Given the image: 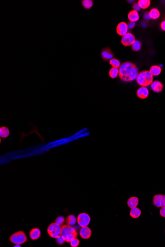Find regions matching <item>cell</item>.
Here are the masks:
<instances>
[{
	"label": "cell",
	"mask_w": 165,
	"mask_h": 247,
	"mask_svg": "<svg viewBox=\"0 0 165 247\" xmlns=\"http://www.w3.org/2000/svg\"><path fill=\"white\" fill-rule=\"evenodd\" d=\"M10 241L15 245H22L27 241V238L25 234L23 232L19 231L13 234L10 237Z\"/></svg>",
	"instance_id": "cell-4"
},
{
	"label": "cell",
	"mask_w": 165,
	"mask_h": 247,
	"mask_svg": "<svg viewBox=\"0 0 165 247\" xmlns=\"http://www.w3.org/2000/svg\"><path fill=\"white\" fill-rule=\"evenodd\" d=\"M149 90L145 87H141L139 88V89L136 92L137 97L141 99H144L147 98L148 96H149Z\"/></svg>",
	"instance_id": "cell-11"
},
{
	"label": "cell",
	"mask_w": 165,
	"mask_h": 247,
	"mask_svg": "<svg viewBox=\"0 0 165 247\" xmlns=\"http://www.w3.org/2000/svg\"><path fill=\"white\" fill-rule=\"evenodd\" d=\"M136 25V23L134 22H129L128 23V27L129 29H132V28L134 27V26Z\"/></svg>",
	"instance_id": "cell-33"
},
{
	"label": "cell",
	"mask_w": 165,
	"mask_h": 247,
	"mask_svg": "<svg viewBox=\"0 0 165 247\" xmlns=\"http://www.w3.org/2000/svg\"><path fill=\"white\" fill-rule=\"evenodd\" d=\"M61 235L67 242H70L77 237V232L75 227L69 225H62Z\"/></svg>",
	"instance_id": "cell-2"
},
{
	"label": "cell",
	"mask_w": 165,
	"mask_h": 247,
	"mask_svg": "<svg viewBox=\"0 0 165 247\" xmlns=\"http://www.w3.org/2000/svg\"><path fill=\"white\" fill-rule=\"evenodd\" d=\"M62 231V226L56 223H53L48 228V233L49 236L53 238H57L60 236Z\"/></svg>",
	"instance_id": "cell-5"
},
{
	"label": "cell",
	"mask_w": 165,
	"mask_h": 247,
	"mask_svg": "<svg viewBox=\"0 0 165 247\" xmlns=\"http://www.w3.org/2000/svg\"><path fill=\"white\" fill-rule=\"evenodd\" d=\"M65 242V240L61 235L56 238V242L58 245H62Z\"/></svg>",
	"instance_id": "cell-30"
},
{
	"label": "cell",
	"mask_w": 165,
	"mask_h": 247,
	"mask_svg": "<svg viewBox=\"0 0 165 247\" xmlns=\"http://www.w3.org/2000/svg\"><path fill=\"white\" fill-rule=\"evenodd\" d=\"M132 9H134V11H136V12H139L140 11L141 9V8L139 7L138 3H134L132 5Z\"/></svg>",
	"instance_id": "cell-31"
},
{
	"label": "cell",
	"mask_w": 165,
	"mask_h": 247,
	"mask_svg": "<svg viewBox=\"0 0 165 247\" xmlns=\"http://www.w3.org/2000/svg\"><path fill=\"white\" fill-rule=\"evenodd\" d=\"M138 4L141 9H146L149 7L150 1L149 0H139L138 1Z\"/></svg>",
	"instance_id": "cell-24"
},
{
	"label": "cell",
	"mask_w": 165,
	"mask_h": 247,
	"mask_svg": "<svg viewBox=\"0 0 165 247\" xmlns=\"http://www.w3.org/2000/svg\"><path fill=\"white\" fill-rule=\"evenodd\" d=\"M81 3L83 7L86 9H90L94 5V2L92 0H83Z\"/></svg>",
	"instance_id": "cell-22"
},
{
	"label": "cell",
	"mask_w": 165,
	"mask_h": 247,
	"mask_svg": "<svg viewBox=\"0 0 165 247\" xmlns=\"http://www.w3.org/2000/svg\"><path fill=\"white\" fill-rule=\"evenodd\" d=\"M163 85L159 81H155L151 84V88L153 91L156 93H160L163 89Z\"/></svg>",
	"instance_id": "cell-13"
},
{
	"label": "cell",
	"mask_w": 165,
	"mask_h": 247,
	"mask_svg": "<svg viewBox=\"0 0 165 247\" xmlns=\"http://www.w3.org/2000/svg\"><path fill=\"white\" fill-rule=\"evenodd\" d=\"M70 243V245L72 247H77L79 245L80 241L78 239L76 238L72 240Z\"/></svg>",
	"instance_id": "cell-29"
},
{
	"label": "cell",
	"mask_w": 165,
	"mask_h": 247,
	"mask_svg": "<svg viewBox=\"0 0 165 247\" xmlns=\"http://www.w3.org/2000/svg\"><path fill=\"white\" fill-rule=\"evenodd\" d=\"M77 219L78 224L81 227L88 226L90 221V217L89 215L84 212L79 215Z\"/></svg>",
	"instance_id": "cell-6"
},
{
	"label": "cell",
	"mask_w": 165,
	"mask_h": 247,
	"mask_svg": "<svg viewBox=\"0 0 165 247\" xmlns=\"http://www.w3.org/2000/svg\"><path fill=\"white\" fill-rule=\"evenodd\" d=\"M109 64L113 68H118L121 65L120 61L116 58H112L109 61Z\"/></svg>",
	"instance_id": "cell-27"
},
{
	"label": "cell",
	"mask_w": 165,
	"mask_h": 247,
	"mask_svg": "<svg viewBox=\"0 0 165 247\" xmlns=\"http://www.w3.org/2000/svg\"><path fill=\"white\" fill-rule=\"evenodd\" d=\"M128 29L129 28L127 23L124 22H122L119 23L117 26V33L121 36H124L128 33Z\"/></svg>",
	"instance_id": "cell-9"
},
{
	"label": "cell",
	"mask_w": 165,
	"mask_h": 247,
	"mask_svg": "<svg viewBox=\"0 0 165 247\" xmlns=\"http://www.w3.org/2000/svg\"><path fill=\"white\" fill-rule=\"evenodd\" d=\"M40 229L37 228H33L30 231L29 236L32 240H36L38 239L41 236Z\"/></svg>",
	"instance_id": "cell-14"
},
{
	"label": "cell",
	"mask_w": 165,
	"mask_h": 247,
	"mask_svg": "<svg viewBox=\"0 0 165 247\" xmlns=\"http://www.w3.org/2000/svg\"><path fill=\"white\" fill-rule=\"evenodd\" d=\"M10 135V130L7 127L2 126L0 128V137L3 138H6Z\"/></svg>",
	"instance_id": "cell-21"
},
{
	"label": "cell",
	"mask_w": 165,
	"mask_h": 247,
	"mask_svg": "<svg viewBox=\"0 0 165 247\" xmlns=\"http://www.w3.org/2000/svg\"><path fill=\"white\" fill-rule=\"evenodd\" d=\"M65 219L63 217H62V216H59V217H58V218L56 219L55 223H56L58 225L62 226V225H63V223H65Z\"/></svg>",
	"instance_id": "cell-28"
},
{
	"label": "cell",
	"mask_w": 165,
	"mask_h": 247,
	"mask_svg": "<svg viewBox=\"0 0 165 247\" xmlns=\"http://www.w3.org/2000/svg\"></svg>",
	"instance_id": "cell-39"
},
{
	"label": "cell",
	"mask_w": 165,
	"mask_h": 247,
	"mask_svg": "<svg viewBox=\"0 0 165 247\" xmlns=\"http://www.w3.org/2000/svg\"><path fill=\"white\" fill-rule=\"evenodd\" d=\"M132 48L134 51H138L141 49V43L139 41L136 40L132 45Z\"/></svg>",
	"instance_id": "cell-26"
},
{
	"label": "cell",
	"mask_w": 165,
	"mask_h": 247,
	"mask_svg": "<svg viewBox=\"0 0 165 247\" xmlns=\"http://www.w3.org/2000/svg\"><path fill=\"white\" fill-rule=\"evenodd\" d=\"M161 27L162 29L165 31V20L162 22L161 23Z\"/></svg>",
	"instance_id": "cell-37"
},
{
	"label": "cell",
	"mask_w": 165,
	"mask_h": 247,
	"mask_svg": "<svg viewBox=\"0 0 165 247\" xmlns=\"http://www.w3.org/2000/svg\"><path fill=\"white\" fill-rule=\"evenodd\" d=\"M128 17L130 22H136V21H138L139 18V14L138 12L134 10L130 11V12H129Z\"/></svg>",
	"instance_id": "cell-16"
},
{
	"label": "cell",
	"mask_w": 165,
	"mask_h": 247,
	"mask_svg": "<svg viewBox=\"0 0 165 247\" xmlns=\"http://www.w3.org/2000/svg\"><path fill=\"white\" fill-rule=\"evenodd\" d=\"M128 2H129V3L132 4V3H134V1H128Z\"/></svg>",
	"instance_id": "cell-38"
},
{
	"label": "cell",
	"mask_w": 165,
	"mask_h": 247,
	"mask_svg": "<svg viewBox=\"0 0 165 247\" xmlns=\"http://www.w3.org/2000/svg\"><path fill=\"white\" fill-rule=\"evenodd\" d=\"M149 15L151 19H158L160 17V12L157 9H152L149 12Z\"/></svg>",
	"instance_id": "cell-23"
},
{
	"label": "cell",
	"mask_w": 165,
	"mask_h": 247,
	"mask_svg": "<svg viewBox=\"0 0 165 247\" xmlns=\"http://www.w3.org/2000/svg\"><path fill=\"white\" fill-rule=\"evenodd\" d=\"M77 221V218L73 215H70L66 218L65 219V223L66 225H69L70 226H73Z\"/></svg>",
	"instance_id": "cell-20"
},
{
	"label": "cell",
	"mask_w": 165,
	"mask_h": 247,
	"mask_svg": "<svg viewBox=\"0 0 165 247\" xmlns=\"http://www.w3.org/2000/svg\"><path fill=\"white\" fill-rule=\"evenodd\" d=\"M141 26L143 28H145L147 26V23L145 21H143L141 22Z\"/></svg>",
	"instance_id": "cell-36"
},
{
	"label": "cell",
	"mask_w": 165,
	"mask_h": 247,
	"mask_svg": "<svg viewBox=\"0 0 165 247\" xmlns=\"http://www.w3.org/2000/svg\"><path fill=\"white\" fill-rule=\"evenodd\" d=\"M141 214V210L137 207L134 208L130 210V215L132 218L134 219H137L139 218Z\"/></svg>",
	"instance_id": "cell-19"
},
{
	"label": "cell",
	"mask_w": 165,
	"mask_h": 247,
	"mask_svg": "<svg viewBox=\"0 0 165 247\" xmlns=\"http://www.w3.org/2000/svg\"><path fill=\"white\" fill-rule=\"evenodd\" d=\"M139 74V72L138 69L136 67V66L134 65L129 72V74L127 78V82L134 81V80H136Z\"/></svg>",
	"instance_id": "cell-10"
},
{
	"label": "cell",
	"mask_w": 165,
	"mask_h": 247,
	"mask_svg": "<svg viewBox=\"0 0 165 247\" xmlns=\"http://www.w3.org/2000/svg\"><path fill=\"white\" fill-rule=\"evenodd\" d=\"M139 202V199L136 197H132L130 198L127 201V204L130 209L136 207Z\"/></svg>",
	"instance_id": "cell-15"
},
{
	"label": "cell",
	"mask_w": 165,
	"mask_h": 247,
	"mask_svg": "<svg viewBox=\"0 0 165 247\" xmlns=\"http://www.w3.org/2000/svg\"><path fill=\"white\" fill-rule=\"evenodd\" d=\"M143 18L145 20H147V21L151 20V18L149 15V12H145L144 14V16H143Z\"/></svg>",
	"instance_id": "cell-32"
},
{
	"label": "cell",
	"mask_w": 165,
	"mask_h": 247,
	"mask_svg": "<svg viewBox=\"0 0 165 247\" xmlns=\"http://www.w3.org/2000/svg\"><path fill=\"white\" fill-rule=\"evenodd\" d=\"M109 75L112 78H117L119 75V69L117 68H112L109 72Z\"/></svg>",
	"instance_id": "cell-25"
},
{
	"label": "cell",
	"mask_w": 165,
	"mask_h": 247,
	"mask_svg": "<svg viewBox=\"0 0 165 247\" xmlns=\"http://www.w3.org/2000/svg\"><path fill=\"white\" fill-rule=\"evenodd\" d=\"M80 236L84 239L90 238L92 235V230L88 226L82 227L79 232Z\"/></svg>",
	"instance_id": "cell-12"
},
{
	"label": "cell",
	"mask_w": 165,
	"mask_h": 247,
	"mask_svg": "<svg viewBox=\"0 0 165 247\" xmlns=\"http://www.w3.org/2000/svg\"><path fill=\"white\" fill-rule=\"evenodd\" d=\"M136 80L141 87H147L152 83L153 76L149 71H143L139 73Z\"/></svg>",
	"instance_id": "cell-1"
},
{
	"label": "cell",
	"mask_w": 165,
	"mask_h": 247,
	"mask_svg": "<svg viewBox=\"0 0 165 247\" xmlns=\"http://www.w3.org/2000/svg\"><path fill=\"white\" fill-rule=\"evenodd\" d=\"M136 39L134 35L130 33H128L122 37L121 43L123 45L126 47H129L132 45L135 42Z\"/></svg>",
	"instance_id": "cell-7"
},
{
	"label": "cell",
	"mask_w": 165,
	"mask_h": 247,
	"mask_svg": "<svg viewBox=\"0 0 165 247\" xmlns=\"http://www.w3.org/2000/svg\"><path fill=\"white\" fill-rule=\"evenodd\" d=\"M161 207H165V195H163V197L162 199Z\"/></svg>",
	"instance_id": "cell-35"
},
{
	"label": "cell",
	"mask_w": 165,
	"mask_h": 247,
	"mask_svg": "<svg viewBox=\"0 0 165 247\" xmlns=\"http://www.w3.org/2000/svg\"><path fill=\"white\" fill-rule=\"evenodd\" d=\"M134 65V64L129 62H126L121 64L120 67L119 68V76L121 80L127 82L129 72Z\"/></svg>",
	"instance_id": "cell-3"
},
{
	"label": "cell",
	"mask_w": 165,
	"mask_h": 247,
	"mask_svg": "<svg viewBox=\"0 0 165 247\" xmlns=\"http://www.w3.org/2000/svg\"><path fill=\"white\" fill-rule=\"evenodd\" d=\"M101 57L104 61H108L113 58L114 54L112 52L111 49L106 47L101 50L100 53Z\"/></svg>",
	"instance_id": "cell-8"
},
{
	"label": "cell",
	"mask_w": 165,
	"mask_h": 247,
	"mask_svg": "<svg viewBox=\"0 0 165 247\" xmlns=\"http://www.w3.org/2000/svg\"><path fill=\"white\" fill-rule=\"evenodd\" d=\"M149 72L153 76H157L161 73L162 68L159 66L153 65L150 68Z\"/></svg>",
	"instance_id": "cell-18"
},
{
	"label": "cell",
	"mask_w": 165,
	"mask_h": 247,
	"mask_svg": "<svg viewBox=\"0 0 165 247\" xmlns=\"http://www.w3.org/2000/svg\"><path fill=\"white\" fill-rule=\"evenodd\" d=\"M160 216L165 218V207L161 208L160 210Z\"/></svg>",
	"instance_id": "cell-34"
},
{
	"label": "cell",
	"mask_w": 165,
	"mask_h": 247,
	"mask_svg": "<svg viewBox=\"0 0 165 247\" xmlns=\"http://www.w3.org/2000/svg\"><path fill=\"white\" fill-rule=\"evenodd\" d=\"M163 195L162 194L155 195L153 197V204L157 208L161 207V204Z\"/></svg>",
	"instance_id": "cell-17"
}]
</instances>
